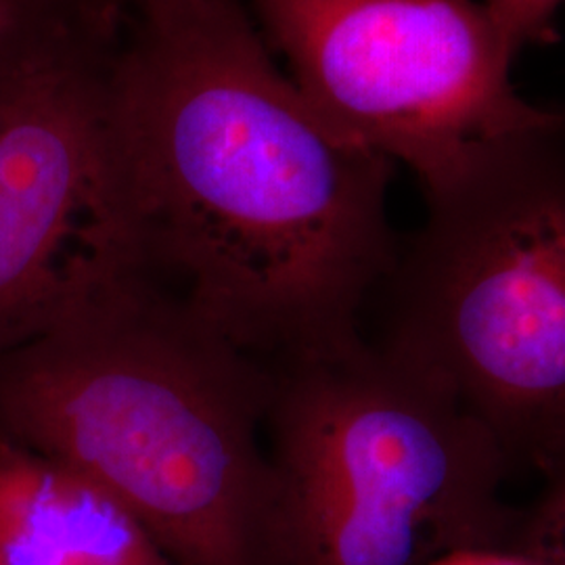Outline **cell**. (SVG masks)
<instances>
[{
  "mask_svg": "<svg viewBox=\"0 0 565 565\" xmlns=\"http://www.w3.org/2000/svg\"><path fill=\"white\" fill-rule=\"evenodd\" d=\"M511 553L532 565H565V473L546 480L534 505L522 509Z\"/></svg>",
  "mask_w": 565,
  "mask_h": 565,
  "instance_id": "obj_9",
  "label": "cell"
},
{
  "mask_svg": "<svg viewBox=\"0 0 565 565\" xmlns=\"http://www.w3.org/2000/svg\"><path fill=\"white\" fill-rule=\"evenodd\" d=\"M103 168L149 279L268 366L340 354L398 256L392 166L281 70L245 0H142L97 84Z\"/></svg>",
  "mask_w": 565,
  "mask_h": 565,
  "instance_id": "obj_1",
  "label": "cell"
},
{
  "mask_svg": "<svg viewBox=\"0 0 565 565\" xmlns=\"http://www.w3.org/2000/svg\"><path fill=\"white\" fill-rule=\"evenodd\" d=\"M61 11L84 30L111 36L142 0H53Z\"/></svg>",
  "mask_w": 565,
  "mask_h": 565,
  "instance_id": "obj_11",
  "label": "cell"
},
{
  "mask_svg": "<svg viewBox=\"0 0 565 565\" xmlns=\"http://www.w3.org/2000/svg\"><path fill=\"white\" fill-rule=\"evenodd\" d=\"M382 289L390 356L484 427L511 469L565 473V124L478 147L424 189Z\"/></svg>",
  "mask_w": 565,
  "mask_h": 565,
  "instance_id": "obj_3",
  "label": "cell"
},
{
  "mask_svg": "<svg viewBox=\"0 0 565 565\" xmlns=\"http://www.w3.org/2000/svg\"><path fill=\"white\" fill-rule=\"evenodd\" d=\"M268 455L281 488L287 565H429L509 551L522 509L482 425L363 340L273 369Z\"/></svg>",
  "mask_w": 565,
  "mask_h": 565,
  "instance_id": "obj_4",
  "label": "cell"
},
{
  "mask_svg": "<svg viewBox=\"0 0 565 565\" xmlns=\"http://www.w3.org/2000/svg\"><path fill=\"white\" fill-rule=\"evenodd\" d=\"M107 44L42 61L0 137V352L151 281L103 168L97 84Z\"/></svg>",
  "mask_w": 565,
  "mask_h": 565,
  "instance_id": "obj_6",
  "label": "cell"
},
{
  "mask_svg": "<svg viewBox=\"0 0 565 565\" xmlns=\"http://www.w3.org/2000/svg\"><path fill=\"white\" fill-rule=\"evenodd\" d=\"M429 565H532L524 557L509 551H492V548H471L457 551L445 555Z\"/></svg>",
  "mask_w": 565,
  "mask_h": 565,
  "instance_id": "obj_13",
  "label": "cell"
},
{
  "mask_svg": "<svg viewBox=\"0 0 565 565\" xmlns=\"http://www.w3.org/2000/svg\"><path fill=\"white\" fill-rule=\"evenodd\" d=\"M298 88L343 132L443 181L482 145L564 126L525 102L476 0H245Z\"/></svg>",
  "mask_w": 565,
  "mask_h": 565,
  "instance_id": "obj_5",
  "label": "cell"
},
{
  "mask_svg": "<svg viewBox=\"0 0 565 565\" xmlns=\"http://www.w3.org/2000/svg\"><path fill=\"white\" fill-rule=\"evenodd\" d=\"M70 46H74V44H70ZM70 46H63V49H57V51H51V53L34 55V57L0 61V137L4 132V126H7V121L11 118V111H13L15 103H18L23 84L30 78V74L41 65L42 61L55 57L57 53L70 49Z\"/></svg>",
  "mask_w": 565,
  "mask_h": 565,
  "instance_id": "obj_12",
  "label": "cell"
},
{
  "mask_svg": "<svg viewBox=\"0 0 565 565\" xmlns=\"http://www.w3.org/2000/svg\"><path fill=\"white\" fill-rule=\"evenodd\" d=\"M0 565L174 564L107 488L0 436Z\"/></svg>",
  "mask_w": 565,
  "mask_h": 565,
  "instance_id": "obj_7",
  "label": "cell"
},
{
  "mask_svg": "<svg viewBox=\"0 0 565 565\" xmlns=\"http://www.w3.org/2000/svg\"><path fill=\"white\" fill-rule=\"evenodd\" d=\"M270 394L156 282L0 352V436L107 488L174 565H287Z\"/></svg>",
  "mask_w": 565,
  "mask_h": 565,
  "instance_id": "obj_2",
  "label": "cell"
},
{
  "mask_svg": "<svg viewBox=\"0 0 565 565\" xmlns=\"http://www.w3.org/2000/svg\"><path fill=\"white\" fill-rule=\"evenodd\" d=\"M102 41L53 0H0V61L34 57L67 44Z\"/></svg>",
  "mask_w": 565,
  "mask_h": 565,
  "instance_id": "obj_8",
  "label": "cell"
},
{
  "mask_svg": "<svg viewBox=\"0 0 565 565\" xmlns=\"http://www.w3.org/2000/svg\"><path fill=\"white\" fill-rule=\"evenodd\" d=\"M562 2L564 0H482L513 57L525 44L546 39Z\"/></svg>",
  "mask_w": 565,
  "mask_h": 565,
  "instance_id": "obj_10",
  "label": "cell"
}]
</instances>
